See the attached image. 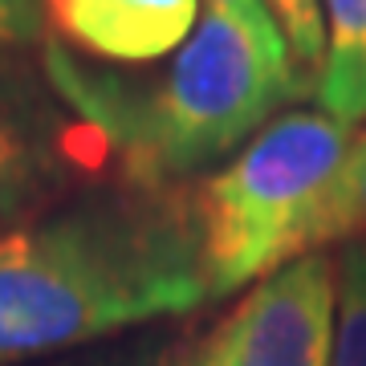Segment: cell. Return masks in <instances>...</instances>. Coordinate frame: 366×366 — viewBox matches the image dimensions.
I'll list each match as a JSON object with an SVG mask.
<instances>
[{
    "instance_id": "1",
    "label": "cell",
    "mask_w": 366,
    "mask_h": 366,
    "mask_svg": "<svg viewBox=\"0 0 366 366\" xmlns=\"http://www.w3.org/2000/svg\"><path fill=\"white\" fill-rule=\"evenodd\" d=\"M45 78L147 187L183 183L249 147L305 90L285 41L257 37L220 9H204L196 33L151 74L98 66L49 41Z\"/></svg>"
},
{
    "instance_id": "2",
    "label": "cell",
    "mask_w": 366,
    "mask_h": 366,
    "mask_svg": "<svg viewBox=\"0 0 366 366\" xmlns=\"http://www.w3.org/2000/svg\"><path fill=\"white\" fill-rule=\"evenodd\" d=\"M208 301L196 232L81 204L0 232V362L69 350Z\"/></svg>"
},
{
    "instance_id": "3",
    "label": "cell",
    "mask_w": 366,
    "mask_h": 366,
    "mask_svg": "<svg viewBox=\"0 0 366 366\" xmlns=\"http://www.w3.org/2000/svg\"><path fill=\"white\" fill-rule=\"evenodd\" d=\"M350 147V127L322 110H293L204 183L192 232L208 297H232L330 240L362 232Z\"/></svg>"
},
{
    "instance_id": "4",
    "label": "cell",
    "mask_w": 366,
    "mask_h": 366,
    "mask_svg": "<svg viewBox=\"0 0 366 366\" xmlns=\"http://www.w3.org/2000/svg\"><path fill=\"white\" fill-rule=\"evenodd\" d=\"M338 264L314 252L236 301L187 366H330Z\"/></svg>"
},
{
    "instance_id": "5",
    "label": "cell",
    "mask_w": 366,
    "mask_h": 366,
    "mask_svg": "<svg viewBox=\"0 0 366 366\" xmlns=\"http://www.w3.org/2000/svg\"><path fill=\"white\" fill-rule=\"evenodd\" d=\"M199 16L204 0H45V21L66 49L98 66L167 61Z\"/></svg>"
},
{
    "instance_id": "6",
    "label": "cell",
    "mask_w": 366,
    "mask_h": 366,
    "mask_svg": "<svg viewBox=\"0 0 366 366\" xmlns=\"http://www.w3.org/2000/svg\"><path fill=\"white\" fill-rule=\"evenodd\" d=\"M61 171V122L53 106L21 69L0 66V224L53 192Z\"/></svg>"
},
{
    "instance_id": "7",
    "label": "cell",
    "mask_w": 366,
    "mask_h": 366,
    "mask_svg": "<svg viewBox=\"0 0 366 366\" xmlns=\"http://www.w3.org/2000/svg\"><path fill=\"white\" fill-rule=\"evenodd\" d=\"M326 53L317 102L342 127L366 122V0H322Z\"/></svg>"
},
{
    "instance_id": "8",
    "label": "cell",
    "mask_w": 366,
    "mask_h": 366,
    "mask_svg": "<svg viewBox=\"0 0 366 366\" xmlns=\"http://www.w3.org/2000/svg\"><path fill=\"white\" fill-rule=\"evenodd\" d=\"M330 366H366V240L346 244L338 257Z\"/></svg>"
},
{
    "instance_id": "9",
    "label": "cell",
    "mask_w": 366,
    "mask_h": 366,
    "mask_svg": "<svg viewBox=\"0 0 366 366\" xmlns=\"http://www.w3.org/2000/svg\"><path fill=\"white\" fill-rule=\"evenodd\" d=\"M277 25L289 41V53L301 69H322L326 53V25H322V0H269Z\"/></svg>"
},
{
    "instance_id": "10",
    "label": "cell",
    "mask_w": 366,
    "mask_h": 366,
    "mask_svg": "<svg viewBox=\"0 0 366 366\" xmlns=\"http://www.w3.org/2000/svg\"><path fill=\"white\" fill-rule=\"evenodd\" d=\"M45 29V0H0V45H29Z\"/></svg>"
},
{
    "instance_id": "11",
    "label": "cell",
    "mask_w": 366,
    "mask_h": 366,
    "mask_svg": "<svg viewBox=\"0 0 366 366\" xmlns=\"http://www.w3.org/2000/svg\"><path fill=\"white\" fill-rule=\"evenodd\" d=\"M208 9H220V13L236 16L240 25L252 29V33L264 37V41H285V33H281V25H277L273 9H269V0H208Z\"/></svg>"
},
{
    "instance_id": "12",
    "label": "cell",
    "mask_w": 366,
    "mask_h": 366,
    "mask_svg": "<svg viewBox=\"0 0 366 366\" xmlns=\"http://www.w3.org/2000/svg\"><path fill=\"white\" fill-rule=\"evenodd\" d=\"M350 196H354V212L366 228V131L354 134L350 147Z\"/></svg>"
}]
</instances>
